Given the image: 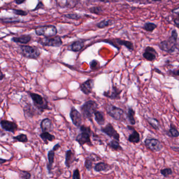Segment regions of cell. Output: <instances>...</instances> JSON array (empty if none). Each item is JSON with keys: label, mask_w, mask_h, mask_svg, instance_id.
Segmentation results:
<instances>
[{"label": "cell", "mask_w": 179, "mask_h": 179, "mask_svg": "<svg viewBox=\"0 0 179 179\" xmlns=\"http://www.w3.org/2000/svg\"><path fill=\"white\" fill-rule=\"evenodd\" d=\"M178 34L176 29H173L171 32V36L166 40L161 41L159 44V47L161 51L169 54H172L176 52L178 48Z\"/></svg>", "instance_id": "6da1fadb"}, {"label": "cell", "mask_w": 179, "mask_h": 179, "mask_svg": "<svg viewBox=\"0 0 179 179\" xmlns=\"http://www.w3.org/2000/svg\"><path fill=\"white\" fill-rule=\"evenodd\" d=\"M98 108V104L93 100L86 102L81 107V114L84 119L92 120V118Z\"/></svg>", "instance_id": "7a4b0ae2"}, {"label": "cell", "mask_w": 179, "mask_h": 179, "mask_svg": "<svg viewBox=\"0 0 179 179\" xmlns=\"http://www.w3.org/2000/svg\"><path fill=\"white\" fill-rule=\"evenodd\" d=\"M19 52L22 56L28 59H37L41 54V52L37 47L31 46L19 45Z\"/></svg>", "instance_id": "3957f363"}, {"label": "cell", "mask_w": 179, "mask_h": 179, "mask_svg": "<svg viewBox=\"0 0 179 179\" xmlns=\"http://www.w3.org/2000/svg\"><path fill=\"white\" fill-rule=\"evenodd\" d=\"M28 94L32 99L34 106L39 111L42 112L46 110H50L48 105V102L44 97L39 94L32 92H28Z\"/></svg>", "instance_id": "277c9868"}, {"label": "cell", "mask_w": 179, "mask_h": 179, "mask_svg": "<svg viewBox=\"0 0 179 179\" xmlns=\"http://www.w3.org/2000/svg\"><path fill=\"white\" fill-rule=\"evenodd\" d=\"M80 130L81 132L76 137L75 141L81 146L85 144H90L92 146V143L91 140L92 131L91 128L84 125H81L80 127Z\"/></svg>", "instance_id": "5b68a950"}, {"label": "cell", "mask_w": 179, "mask_h": 179, "mask_svg": "<svg viewBox=\"0 0 179 179\" xmlns=\"http://www.w3.org/2000/svg\"><path fill=\"white\" fill-rule=\"evenodd\" d=\"M35 33L38 36H44L45 38H51L56 36L58 31L54 25H46L38 27L35 29Z\"/></svg>", "instance_id": "8992f818"}, {"label": "cell", "mask_w": 179, "mask_h": 179, "mask_svg": "<svg viewBox=\"0 0 179 179\" xmlns=\"http://www.w3.org/2000/svg\"><path fill=\"white\" fill-rule=\"evenodd\" d=\"M107 114L116 120L123 121L124 111L120 108L116 107L112 104H108L106 107Z\"/></svg>", "instance_id": "52a82bcc"}, {"label": "cell", "mask_w": 179, "mask_h": 179, "mask_svg": "<svg viewBox=\"0 0 179 179\" xmlns=\"http://www.w3.org/2000/svg\"><path fill=\"white\" fill-rule=\"evenodd\" d=\"M38 42L44 46H51L59 47L62 45V38L58 36L51 38H40Z\"/></svg>", "instance_id": "ba28073f"}, {"label": "cell", "mask_w": 179, "mask_h": 179, "mask_svg": "<svg viewBox=\"0 0 179 179\" xmlns=\"http://www.w3.org/2000/svg\"><path fill=\"white\" fill-rule=\"evenodd\" d=\"M144 143L148 149L155 153L160 152L163 148L161 142L156 138H148L145 139Z\"/></svg>", "instance_id": "9c48e42d"}, {"label": "cell", "mask_w": 179, "mask_h": 179, "mask_svg": "<svg viewBox=\"0 0 179 179\" xmlns=\"http://www.w3.org/2000/svg\"><path fill=\"white\" fill-rule=\"evenodd\" d=\"M101 130L102 131V132L110 137V138H113L114 140L120 141V135L113 127L111 123H109L104 127H102Z\"/></svg>", "instance_id": "30bf717a"}, {"label": "cell", "mask_w": 179, "mask_h": 179, "mask_svg": "<svg viewBox=\"0 0 179 179\" xmlns=\"http://www.w3.org/2000/svg\"><path fill=\"white\" fill-rule=\"evenodd\" d=\"M0 126L4 130L13 134H14L19 128L17 124L15 122L6 120H1Z\"/></svg>", "instance_id": "8fae6325"}, {"label": "cell", "mask_w": 179, "mask_h": 179, "mask_svg": "<svg viewBox=\"0 0 179 179\" xmlns=\"http://www.w3.org/2000/svg\"><path fill=\"white\" fill-rule=\"evenodd\" d=\"M70 117L72 123L77 127H80L82 123V117L80 113L74 107H72L70 112Z\"/></svg>", "instance_id": "7c38bea8"}, {"label": "cell", "mask_w": 179, "mask_h": 179, "mask_svg": "<svg viewBox=\"0 0 179 179\" xmlns=\"http://www.w3.org/2000/svg\"><path fill=\"white\" fill-rule=\"evenodd\" d=\"M158 56V53L156 51L155 48L151 46H147L144 49L142 56L145 59L148 61L152 62L156 60L157 56Z\"/></svg>", "instance_id": "4fadbf2b"}, {"label": "cell", "mask_w": 179, "mask_h": 179, "mask_svg": "<svg viewBox=\"0 0 179 179\" xmlns=\"http://www.w3.org/2000/svg\"><path fill=\"white\" fill-rule=\"evenodd\" d=\"M121 93H122V90H120L119 88H118L116 86H113L112 90L105 91L103 95L110 99L116 100V99H120Z\"/></svg>", "instance_id": "5bb4252c"}, {"label": "cell", "mask_w": 179, "mask_h": 179, "mask_svg": "<svg viewBox=\"0 0 179 179\" xmlns=\"http://www.w3.org/2000/svg\"><path fill=\"white\" fill-rule=\"evenodd\" d=\"M94 87V81L93 79H89L80 85V89L86 95L91 94Z\"/></svg>", "instance_id": "9a60e30c"}, {"label": "cell", "mask_w": 179, "mask_h": 179, "mask_svg": "<svg viewBox=\"0 0 179 179\" xmlns=\"http://www.w3.org/2000/svg\"><path fill=\"white\" fill-rule=\"evenodd\" d=\"M78 3V1H56L57 5L60 8H73Z\"/></svg>", "instance_id": "2e32d148"}, {"label": "cell", "mask_w": 179, "mask_h": 179, "mask_svg": "<svg viewBox=\"0 0 179 179\" xmlns=\"http://www.w3.org/2000/svg\"><path fill=\"white\" fill-rule=\"evenodd\" d=\"M127 128H129V130L131 131V134L129 136V141L134 143H139L140 140L139 133L131 126H128Z\"/></svg>", "instance_id": "e0dca14e"}, {"label": "cell", "mask_w": 179, "mask_h": 179, "mask_svg": "<svg viewBox=\"0 0 179 179\" xmlns=\"http://www.w3.org/2000/svg\"><path fill=\"white\" fill-rule=\"evenodd\" d=\"M55 151L56 150L54 149L49 151L48 153V163L47 165V168L48 170V173L49 174L51 173V171L53 169V166L54 163V159H55Z\"/></svg>", "instance_id": "ac0fdd59"}, {"label": "cell", "mask_w": 179, "mask_h": 179, "mask_svg": "<svg viewBox=\"0 0 179 179\" xmlns=\"http://www.w3.org/2000/svg\"><path fill=\"white\" fill-rule=\"evenodd\" d=\"M32 40V36L30 35H23L19 37H14L12 38V40L15 43H21L26 44L29 43Z\"/></svg>", "instance_id": "d6986e66"}, {"label": "cell", "mask_w": 179, "mask_h": 179, "mask_svg": "<svg viewBox=\"0 0 179 179\" xmlns=\"http://www.w3.org/2000/svg\"><path fill=\"white\" fill-rule=\"evenodd\" d=\"M65 165L67 166L68 168L70 167V166L75 160V157L74 153H73L72 151L71 150H67V152L66 153L65 155Z\"/></svg>", "instance_id": "ffe728a7"}, {"label": "cell", "mask_w": 179, "mask_h": 179, "mask_svg": "<svg viewBox=\"0 0 179 179\" xmlns=\"http://www.w3.org/2000/svg\"><path fill=\"white\" fill-rule=\"evenodd\" d=\"M52 126V121L49 118L44 119L40 123V128L41 129L42 132H48L50 130Z\"/></svg>", "instance_id": "44dd1931"}, {"label": "cell", "mask_w": 179, "mask_h": 179, "mask_svg": "<svg viewBox=\"0 0 179 179\" xmlns=\"http://www.w3.org/2000/svg\"><path fill=\"white\" fill-rule=\"evenodd\" d=\"M112 169V166L107 163L103 162H101L96 164L94 169L96 172H102V171H108Z\"/></svg>", "instance_id": "7402d4cb"}, {"label": "cell", "mask_w": 179, "mask_h": 179, "mask_svg": "<svg viewBox=\"0 0 179 179\" xmlns=\"http://www.w3.org/2000/svg\"><path fill=\"white\" fill-rule=\"evenodd\" d=\"M116 43L119 44L120 46H125L126 48L129 49V51H134V47L133 43L129 41V40H122L120 38H116Z\"/></svg>", "instance_id": "603a6c76"}, {"label": "cell", "mask_w": 179, "mask_h": 179, "mask_svg": "<svg viewBox=\"0 0 179 179\" xmlns=\"http://www.w3.org/2000/svg\"><path fill=\"white\" fill-rule=\"evenodd\" d=\"M40 137L41 139L43 140V141L45 144H47L48 143V141H53L55 139L56 137L55 136L50 134L49 132H42L40 134Z\"/></svg>", "instance_id": "cb8c5ba5"}, {"label": "cell", "mask_w": 179, "mask_h": 179, "mask_svg": "<svg viewBox=\"0 0 179 179\" xmlns=\"http://www.w3.org/2000/svg\"><path fill=\"white\" fill-rule=\"evenodd\" d=\"M84 45V42L82 40H77L72 43L70 45V49L72 51L77 52L81 51Z\"/></svg>", "instance_id": "d4e9b609"}, {"label": "cell", "mask_w": 179, "mask_h": 179, "mask_svg": "<svg viewBox=\"0 0 179 179\" xmlns=\"http://www.w3.org/2000/svg\"><path fill=\"white\" fill-rule=\"evenodd\" d=\"M94 115L95 120L99 125L102 126L104 124L105 119L104 114L103 112L100 111H96Z\"/></svg>", "instance_id": "484cf974"}, {"label": "cell", "mask_w": 179, "mask_h": 179, "mask_svg": "<svg viewBox=\"0 0 179 179\" xmlns=\"http://www.w3.org/2000/svg\"><path fill=\"white\" fill-rule=\"evenodd\" d=\"M135 115V111L131 107H129L126 113V116L129 120V123L131 125H134L136 124V120L134 118V116Z\"/></svg>", "instance_id": "4316f807"}, {"label": "cell", "mask_w": 179, "mask_h": 179, "mask_svg": "<svg viewBox=\"0 0 179 179\" xmlns=\"http://www.w3.org/2000/svg\"><path fill=\"white\" fill-rule=\"evenodd\" d=\"M24 115L28 117L32 118L37 114L36 110L32 107L30 105H28L27 106L24 107Z\"/></svg>", "instance_id": "83f0119b"}, {"label": "cell", "mask_w": 179, "mask_h": 179, "mask_svg": "<svg viewBox=\"0 0 179 179\" xmlns=\"http://www.w3.org/2000/svg\"><path fill=\"white\" fill-rule=\"evenodd\" d=\"M147 121L150 125L155 130H158L160 128V123L158 119L155 118L148 117Z\"/></svg>", "instance_id": "f1b7e54d"}, {"label": "cell", "mask_w": 179, "mask_h": 179, "mask_svg": "<svg viewBox=\"0 0 179 179\" xmlns=\"http://www.w3.org/2000/svg\"><path fill=\"white\" fill-rule=\"evenodd\" d=\"M167 134L169 136L173 138H177L179 136V131L177 130L176 127L172 123L170 124V129L169 130L168 132L167 133Z\"/></svg>", "instance_id": "f546056e"}, {"label": "cell", "mask_w": 179, "mask_h": 179, "mask_svg": "<svg viewBox=\"0 0 179 179\" xmlns=\"http://www.w3.org/2000/svg\"><path fill=\"white\" fill-rule=\"evenodd\" d=\"M142 28L147 32H152L157 28V25L152 22H147L144 25Z\"/></svg>", "instance_id": "4dcf8cb0"}, {"label": "cell", "mask_w": 179, "mask_h": 179, "mask_svg": "<svg viewBox=\"0 0 179 179\" xmlns=\"http://www.w3.org/2000/svg\"><path fill=\"white\" fill-rule=\"evenodd\" d=\"M109 146L112 148L114 150H123V148L122 147L120 146V143L119 141H118L116 140H112L109 143Z\"/></svg>", "instance_id": "1f68e13d"}, {"label": "cell", "mask_w": 179, "mask_h": 179, "mask_svg": "<svg viewBox=\"0 0 179 179\" xmlns=\"http://www.w3.org/2000/svg\"><path fill=\"white\" fill-rule=\"evenodd\" d=\"M13 139L14 140H16L17 141L20 142L22 143H26L28 141V139L26 134H21L16 136L13 137Z\"/></svg>", "instance_id": "d6a6232c"}, {"label": "cell", "mask_w": 179, "mask_h": 179, "mask_svg": "<svg viewBox=\"0 0 179 179\" xmlns=\"http://www.w3.org/2000/svg\"><path fill=\"white\" fill-rule=\"evenodd\" d=\"M113 21L111 20H104L96 24V26L99 29H103L106 27L111 25Z\"/></svg>", "instance_id": "836d02e7"}, {"label": "cell", "mask_w": 179, "mask_h": 179, "mask_svg": "<svg viewBox=\"0 0 179 179\" xmlns=\"http://www.w3.org/2000/svg\"><path fill=\"white\" fill-rule=\"evenodd\" d=\"M89 11L91 13L95 14H101L104 12V9L101 6H93L89 9Z\"/></svg>", "instance_id": "e575fe53"}, {"label": "cell", "mask_w": 179, "mask_h": 179, "mask_svg": "<svg viewBox=\"0 0 179 179\" xmlns=\"http://www.w3.org/2000/svg\"><path fill=\"white\" fill-rule=\"evenodd\" d=\"M19 176L21 179H30L32 175L28 171L20 170L19 171Z\"/></svg>", "instance_id": "d590c367"}, {"label": "cell", "mask_w": 179, "mask_h": 179, "mask_svg": "<svg viewBox=\"0 0 179 179\" xmlns=\"http://www.w3.org/2000/svg\"><path fill=\"white\" fill-rule=\"evenodd\" d=\"M2 21L5 23H16L21 22V20L16 17H10V18H6V19H0Z\"/></svg>", "instance_id": "8d00e7d4"}, {"label": "cell", "mask_w": 179, "mask_h": 179, "mask_svg": "<svg viewBox=\"0 0 179 179\" xmlns=\"http://www.w3.org/2000/svg\"><path fill=\"white\" fill-rule=\"evenodd\" d=\"M64 16L67 19L75 20H78L82 18V16L81 15L77 13L67 14L64 15Z\"/></svg>", "instance_id": "74e56055"}, {"label": "cell", "mask_w": 179, "mask_h": 179, "mask_svg": "<svg viewBox=\"0 0 179 179\" xmlns=\"http://www.w3.org/2000/svg\"><path fill=\"white\" fill-rule=\"evenodd\" d=\"M90 66L91 70H99L100 68V63L95 59H94L92 61H91V63H90Z\"/></svg>", "instance_id": "f35d334b"}, {"label": "cell", "mask_w": 179, "mask_h": 179, "mask_svg": "<svg viewBox=\"0 0 179 179\" xmlns=\"http://www.w3.org/2000/svg\"><path fill=\"white\" fill-rule=\"evenodd\" d=\"M160 173L164 177H168L172 174V170L171 168H164L161 169Z\"/></svg>", "instance_id": "ab89813d"}, {"label": "cell", "mask_w": 179, "mask_h": 179, "mask_svg": "<svg viewBox=\"0 0 179 179\" xmlns=\"http://www.w3.org/2000/svg\"><path fill=\"white\" fill-rule=\"evenodd\" d=\"M92 165H93V160L91 158H86V162H85V167L86 169L88 170H91L92 168Z\"/></svg>", "instance_id": "60d3db41"}, {"label": "cell", "mask_w": 179, "mask_h": 179, "mask_svg": "<svg viewBox=\"0 0 179 179\" xmlns=\"http://www.w3.org/2000/svg\"><path fill=\"white\" fill-rule=\"evenodd\" d=\"M12 11L14 14L19 16H26L28 13L26 11L21 10H17V9H12Z\"/></svg>", "instance_id": "b9f144b4"}, {"label": "cell", "mask_w": 179, "mask_h": 179, "mask_svg": "<svg viewBox=\"0 0 179 179\" xmlns=\"http://www.w3.org/2000/svg\"><path fill=\"white\" fill-rule=\"evenodd\" d=\"M73 179H81L80 174L78 168L75 169L73 173Z\"/></svg>", "instance_id": "7bdbcfd3"}, {"label": "cell", "mask_w": 179, "mask_h": 179, "mask_svg": "<svg viewBox=\"0 0 179 179\" xmlns=\"http://www.w3.org/2000/svg\"><path fill=\"white\" fill-rule=\"evenodd\" d=\"M170 75L175 76H179V69L178 70H170L168 71Z\"/></svg>", "instance_id": "ee69618b"}, {"label": "cell", "mask_w": 179, "mask_h": 179, "mask_svg": "<svg viewBox=\"0 0 179 179\" xmlns=\"http://www.w3.org/2000/svg\"><path fill=\"white\" fill-rule=\"evenodd\" d=\"M44 4H43V2H39L38 3L37 5L36 6V7L35 9L33 10L32 11H36V10H38L40 9V8H44Z\"/></svg>", "instance_id": "f6af8a7d"}, {"label": "cell", "mask_w": 179, "mask_h": 179, "mask_svg": "<svg viewBox=\"0 0 179 179\" xmlns=\"http://www.w3.org/2000/svg\"><path fill=\"white\" fill-rule=\"evenodd\" d=\"M153 71H154L155 72H157V73H158L159 74H160V75H163V76H164V74L163 72H162L160 70H159L158 68H157V67H155V68L153 69Z\"/></svg>", "instance_id": "bcb514c9"}, {"label": "cell", "mask_w": 179, "mask_h": 179, "mask_svg": "<svg viewBox=\"0 0 179 179\" xmlns=\"http://www.w3.org/2000/svg\"><path fill=\"white\" fill-rule=\"evenodd\" d=\"M171 12L172 13L176 14L177 15L179 14V7L176 8H174L171 10Z\"/></svg>", "instance_id": "7dc6e473"}, {"label": "cell", "mask_w": 179, "mask_h": 179, "mask_svg": "<svg viewBox=\"0 0 179 179\" xmlns=\"http://www.w3.org/2000/svg\"><path fill=\"white\" fill-rule=\"evenodd\" d=\"M174 23L176 26L178 28L179 27V18H177V19H174Z\"/></svg>", "instance_id": "c3c4849f"}, {"label": "cell", "mask_w": 179, "mask_h": 179, "mask_svg": "<svg viewBox=\"0 0 179 179\" xmlns=\"http://www.w3.org/2000/svg\"><path fill=\"white\" fill-rule=\"evenodd\" d=\"M8 161V160L6 159H2V158H0V164H3L4 163H6Z\"/></svg>", "instance_id": "681fc988"}, {"label": "cell", "mask_w": 179, "mask_h": 179, "mask_svg": "<svg viewBox=\"0 0 179 179\" xmlns=\"http://www.w3.org/2000/svg\"><path fill=\"white\" fill-rule=\"evenodd\" d=\"M4 78H5V75L3 74L2 70L0 69V81L3 80Z\"/></svg>", "instance_id": "f907efd6"}, {"label": "cell", "mask_w": 179, "mask_h": 179, "mask_svg": "<svg viewBox=\"0 0 179 179\" xmlns=\"http://www.w3.org/2000/svg\"><path fill=\"white\" fill-rule=\"evenodd\" d=\"M25 2V0H16L15 1V2L17 4H21L22 3H24Z\"/></svg>", "instance_id": "816d5d0a"}, {"label": "cell", "mask_w": 179, "mask_h": 179, "mask_svg": "<svg viewBox=\"0 0 179 179\" xmlns=\"http://www.w3.org/2000/svg\"><path fill=\"white\" fill-rule=\"evenodd\" d=\"M6 135V134L2 131L1 130H0V137H3V136H4Z\"/></svg>", "instance_id": "f5cc1de1"}, {"label": "cell", "mask_w": 179, "mask_h": 179, "mask_svg": "<svg viewBox=\"0 0 179 179\" xmlns=\"http://www.w3.org/2000/svg\"><path fill=\"white\" fill-rule=\"evenodd\" d=\"M171 148L172 149V150H174L176 151H179V147L177 148V147H171Z\"/></svg>", "instance_id": "db71d44e"}, {"label": "cell", "mask_w": 179, "mask_h": 179, "mask_svg": "<svg viewBox=\"0 0 179 179\" xmlns=\"http://www.w3.org/2000/svg\"><path fill=\"white\" fill-rule=\"evenodd\" d=\"M178 18H179V14H178Z\"/></svg>", "instance_id": "11a10c76"}]
</instances>
